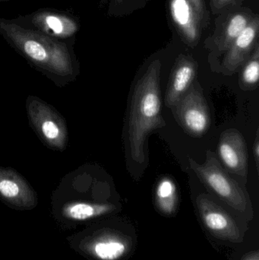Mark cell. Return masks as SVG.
I'll use <instances>...</instances> for the list:
<instances>
[{
  "instance_id": "obj_11",
  "label": "cell",
  "mask_w": 259,
  "mask_h": 260,
  "mask_svg": "<svg viewBox=\"0 0 259 260\" xmlns=\"http://www.w3.org/2000/svg\"><path fill=\"white\" fill-rule=\"evenodd\" d=\"M196 74V65L193 62L184 59L176 64L172 72L166 90V106L173 108L179 99L193 85Z\"/></svg>"
},
{
  "instance_id": "obj_12",
  "label": "cell",
  "mask_w": 259,
  "mask_h": 260,
  "mask_svg": "<svg viewBox=\"0 0 259 260\" xmlns=\"http://www.w3.org/2000/svg\"><path fill=\"white\" fill-rule=\"evenodd\" d=\"M116 210L110 203H94L88 202H71L62 208L64 218L74 221H85L104 216Z\"/></svg>"
},
{
  "instance_id": "obj_1",
  "label": "cell",
  "mask_w": 259,
  "mask_h": 260,
  "mask_svg": "<svg viewBox=\"0 0 259 260\" xmlns=\"http://www.w3.org/2000/svg\"><path fill=\"white\" fill-rule=\"evenodd\" d=\"M0 35L47 74L64 79L74 76V61L65 43L6 19H0Z\"/></svg>"
},
{
  "instance_id": "obj_6",
  "label": "cell",
  "mask_w": 259,
  "mask_h": 260,
  "mask_svg": "<svg viewBox=\"0 0 259 260\" xmlns=\"http://www.w3.org/2000/svg\"><path fill=\"white\" fill-rule=\"evenodd\" d=\"M172 110L179 126L192 137H202L209 129V108L199 84L192 85Z\"/></svg>"
},
{
  "instance_id": "obj_3",
  "label": "cell",
  "mask_w": 259,
  "mask_h": 260,
  "mask_svg": "<svg viewBox=\"0 0 259 260\" xmlns=\"http://www.w3.org/2000/svg\"><path fill=\"white\" fill-rule=\"evenodd\" d=\"M189 163L200 181L220 200L237 212L252 216V205L247 194L222 168L213 151H207L206 160L202 165L192 158Z\"/></svg>"
},
{
  "instance_id": "obj_8",
  "label": "cell",
  "mask_w": 259,
  "mask_h": 260,
  "mask_svg": "<svg viewBox=\"0 0 259 260\" xmlns=\"http://www.w3.org/2000/svg\"><path fill=\"white\" fill-rule=\"evenodd\" d=\"M0 200L18 210H30L38 206V196L30 183L12 168L0 167Z\"/></svg>"
},
{
  "instance_id": "obj_13",
  "label": "cell",
  "mask_w": 259,
  "mask_h": 260,
  "mask_svg": "<svg viewBox=\"0 0 259 260\" xmlns=\"http://www.w3.org/2000/svg\"><path fill=\"white\" fill-rule=\"evenodd\" d=\"M155 205L163 215H174L178 206V193L176 183L170 177L161 178L157 184L155 193Z\"/></svg>"
},
{
  "instance_id": "obj_17",
  "label": "cell",
  "mask_w": 259,
  "mask_h": 260,
  "mask_svg": "<svg viewBox=\"0 0 259 260\" xmlns=\"http://www.w3.org/2000/svg\"><path fill=\"white\" fill-rule=\"evenodd\" d=\"M253 154L254 157H255V164H256L257 169L258 170V162H259V136L258 131H257L256 138L255 139L253 145Z\"/></svg>"
},
{
  "instance_id": "obj_10",
  "label": "cell",
  "mask_w": 259,
  "mask_h": 260,
  "mask_svg": "<svg viewBox=\"0 0 259 260\" xmlns=\"http://www.w3.org/2000/svg\"><path fill=\"white\" fill-rule=\"evenodd\" d=\"M28 18L32 29L56 40L71 38L79 30L73 18L59 12L38 11Z\"/></svg>"
},
{
  "instance_id": "obj_2",
  "label": "cell",
  "mask_w": 259,
  "mask_h": 260,
  "mask_svg": "<svg viewBox=\"0 0 259 260\" xmlns=\"http://www.w3.org/2000/svg\"><path fill=\"white\" fill-rule=\"evenodd\" d=\"M160 63L154 62L138 81L132 95L129 120L131 156L135 161L145 160L144 143L149 135L166 126L161 115Z\"/></svg>"
},
{
  "instance_id": "obj_16",
  "label": "cell",
  "mask_w": 259,
  "mask_h": 260,
  "mask_svg": "<svg viewBox=\"0 0 259 260\" xmlns=\"http://www.w3.org/2000/svg\"><path fill=\"white\" fill-rule=\"evenodd\" d=\"M246 24H247V21L243 15H237L234 16L228 27V35L229 38H237L246 28Z\"/></svg>"
},
{
  "instance_id": "obj_9",
  "label": "cell",
  "mask_w": 259,
  "mask_h": 260,
  "mask_svg": "<svg viewBox=\"0 0 259 260\" xmlns=\"http://www.w3.org/2000/svg\"><path fill=\"white\" fill-rule=\"evenodd\" d=\"M217 151L225 168L242 177L248 174V150L243 135L235 129H227L220 135Z\"/></svg>"
},
{
  "instance_id": "obj_14",
  "label": "cell",
  "mask_w": 259,
  "mask_h": 260,
  "mask_svg": "<svg viewBox=\"0 0 259 260\" xmlns=\"http://www.w3.org/2000/svg\"><path fill=\"white\" fill-rule=\"evenodd\" d=\"M259 79V62L258 58H254L246 64L242 73L240 86L246 89L256 88Z\"/></svg>"
},
{
  "instance_id": "obj_18",
  "label": "cell",
  "mask_w": 259,
  "mask_h": 260,
  "mask_svg": "<svg viewBox=\"0 0 259 260\" xmlns=\"http://www.w3.org/2000/svg\"><path fill=\"white\" fill-rule=\"evenodd\" d=\"M240 260H259L258 250H252V251L249 252Z\"/></svg>"
},
{
  "instance_id": "obj_4",
  "label": "cell",
  "mask_w": 259,
  "mask_h": 260,
  "mask_svg": "<svg viewBox=\"0 0 259 260\" xmlns=\"http://www.w3.org/2000/svg\"><path fill=\"white\" fill-rule=\"evenodd\" d=\"M77 247L93 260H124L131 254L135 241L120 228H96L79 237Z\"/></svg>"
},
{
  "instance_id": "obj_5",
  "label": "cell",
  "mask_w": 259,
  "mask_h": 260,
  "mask_svg": "<svg viewBox=\"0 0 259 260\" xmlns=\"http://www.w3.org/2000/svg\"><path fill=\"white\" fill-rule=\"evenodd\" d=\"M30 126L43 143L56 151H63L68 142L65 119L53 108L34 96H29L26 103Z\"/></svg>"
},
{
  "instance_id": "obj_19",
  "label": "cell",
  "mask_w": 259,
  "mask_h": 260,
  "mask_svg": "<svg viewBox=\"0 0 259 260\" xmlns=\"http://www.w3.org/2000/svg\"><path fill=\"white\" fill-rule=\"evenodd\" d=\"M2 1H7V0H0V2H2Z\"/></svg>"
},
{
  "instance_id": "obj_15",
  "label": "cell",
  "mask_w": 259,
  "mask_h": 260,
  "mask_svg": "<svg viewBox=\"0 0 259 260\" xmlns=\"http://www.w3.org/2000/svg\"><path fill=\"white\" fill-rule=\"evenodd\" d=\"M172 11L175 21L180 24L186 25L190 19V9L186 0H173Z\"/></svg>"
},
{
  "instance_id": "obj_7",
  "label": "cell",
  "mask_w": 259,
  "mask_h": 260,
  "mask_svg": "<svg viewBox=\"0 0 259 260\" xmlns=\"http://www.w3.org/2000/svg\"><path fill=\"white\" fill-rule=\"evenodd\" d=\"M196 206L204 227L212 236L228 242L243 241V234L235 220L208 196H198Z\"/></svg>"
}]
</instances>
